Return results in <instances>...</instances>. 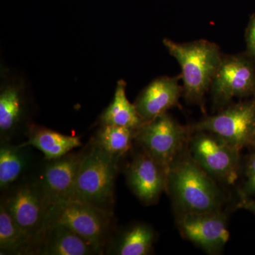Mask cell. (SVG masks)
Listing matches in <instances>:
<instances>
[{"instance_id":"8","label":"cell","mask_w":255,"mask_h":255,"mask_svg":"<svg viewBox=\"0 0 255 255\" xmlns=\"http://www.w3.org/2000/svg\"><path fill=\"white\" fill-rule=\"evenodd\" d=\"M192 132L189 141L191 157L214 179L234 184L241 172V150L213 132Z\"/></svg>"},{"instance_id":"13","label":"cell","mask_w":255,"mask_h":255,"mask_svg":"<svg viewBox=\"0 0 255 255\" xmlns=\"http://www.w3.org/2000/svg\"><path fill=\"white\" fill-rule=\"evenodd\" d=\"M179 80H182L181 75L160 77L140 92L134 105L144 123L167 113L169 109L179 105L184 92Z\"/></svg>"},{"instance_id":"14","label":"cell","mask_w":255,"mask_h":255,"mask_svg":"<svg viewBox=\"0 0 255 255\" xmlns=\"http://www.w3.org/2000/svg\"><path fill=\"white\" fill-rule=\"evenodd\" d=\"M100 254V251L86 240L58 223L48 225L36 251V255H41Z\"/></svg>"},{"instance_id":"3","label":"cell","mask_w":255,"mask_h":255,"mask_svg":"<svg viewBox=\"0 0 255 255\" xmlns=\"http://www.w3.org/2000/svg\"><path fill=\"white\" fill-rule=\"evenodd\" d=\"M120 159L92 140L86 149L70 200H78L112 211Z\"/></svg>"},{"instance_id":"24","label":"cell","mask_w":255,"mask_h":255,"mask_svg":"<svg viewBox=\"0 0 255 255\" xmlns=\"http://www.w3.org/2000/svg\"><path fill=\"white\" fill-rule=\"evenodd\" d=\"M238 208L243 209L255 215V199L246 196H241V200L238 203Z\"/></svg>"},{"instance_id":"4","label":"cell","mask_w":255,"mask_h":255,"mask_svg":"<svg viewBox=\"0 0 255 255\" xmlns=\"http://www.w3.org/2000/svg\"><path fill=\"white\" fill-rule=\"evenodd\" d=\"M1 203L37 248L47 227L52 205L37 177H24L4 191Z\"/></svg>"},{"instance_id":"7","label":"cell","mask_w":255,"mask_h":255,"mask_svg":"<svg viewBox=\"0 0 255 255\" xmlns=\"http://www.w3.org/2000/svg\"><path fill=\"white\" fill-rule=\"evenodd\" d=\"M213 108L220 111L234 98L255 97V60L246 53L223 55L211 89Z\"/></svg>"},{"instance_id":"6","label":"cell","mask_w":255,"mask_h":255,"mask_svg":"<svg viewBox=\"0 0 255 255\" xmlns=\"http://www.w3.org/2000/svg\"><path fill=\"white\" fill-rule=\"evenodd\" d=\"M112 211L78 200L57 203L50 209L48 225L61 223L95 247L105 252L111 233Z\"/></svg>"},{"instance_id":"15","label":"cell","mask_w":255,"mask_h":255,"mask_svg":"<svg viewBox=\"0 0 255 255\" xmlns=\"http://www.w3.org/2000/svg\"><path fill=\"white\" fill-rule=\"evenodd\" d=\"M81 145L78 137L64 135L38 127L30 128L27 141L21 144L23 146H32L41 151L46 159L59 158Z\"/></svg>"},{"instance_id":"19","label":"cell","mask_w":255,"mask_h":255,"mask_svg":"<svg viewBox=\"0 0 255 255\" xmlns=\"http://www.w3.org/2000/svg\"><path fill=\"white\" fill-rule=\"evenodd\" d=\"M124 80L117 84L113 101L101 116L102 125H115L137 130L144 124L134 104L130 103L126 95Z\"/></svg>"},{"instance_id":"2","label":"cell","mask_w":255,"mask_h":255,"mask_svg":"<svg viewBox=\"0 0 255 255\" xmlns=\"http://www.w3.org/2000/svg\"><path fill=\"white\" fill-rule=\"evenodd\" d=\"M162 43L182 69L183 97L188 103L199 105L204 111L205 96L222 59L219 46L204 39L177 43L164 38Z\"/></svg>"},{"instance_id":"12","label":"cell","mask_w":255,"mask_h":255,"mask_svg":"<svg viewBox=\"0 0 255 255\" xmlns=\"http://www.w3.org/2000/svg\"><path fill=\"white\" fill-rule=\"evenodd\" d=\"M84 154L85 150L46 159L37 177L52 205L71 199Z\"/></svg>"},{"instance_id":"17","label":"cell","mask_w":255,"mask_h":255,"mask_svg":"<svg viewBox=\"0 0 255 255\" xmlns=\"http://www.w3.org/2000/svg\"><path fill=\"white\" fill-rule=\"evenodd\" d=\"M155 235L151 226L137 223L119 233L109 247V254L147 255L150 253Z\"/></svg>"},{"instance_id":"10","label":"cell","mask_w":255,"mask_h":255,"mask_svg":"<svg viewBox=\"0 0 255 255\" xmlns=\"http://www.w3.org/2000/svg\"><path fill=\"white\" fill-rule=\"evenodd\" d=\"M177 223L183 237L208 254H219L229 241L227 217L221 210L179 213Z\"/></svg>"},{"instance_id":"1","label":"cell","mask_w":255,"mask_h":255,"mask_svg":"<svg viewBox=\"0 0 255 255\" xmlns=\"http://www.w3.org/2000/svg\"><path fill=\"white\" fill-rule=\"evenodd\" d=\"M187 149L169 169L167 189L179 213L221 210L224 196L214 178L204 170Z\"/></svg>"},{"instance_id":"16","label":"cell","mask_w":255,"mask_h":255,"mask_svg":"<svg viewBox=\"0 0 255 255\" xmlns=\"http://www.w3.org/2000/svg\"><path fill=\"white\" fill-rule=\"evenodd\" d=\"M25 102L20 87L6 85L0 93V135L1 142L10 141L22 122Z\"/></svg>"},{"instance_id":"5","label":"cell","mask_w":255,"mask_h":255,"mask_svg":"<svg viewBox=\"0 0 255 255\" xmlns=\"http://www.w3.org/2000/svg\"><path fill=\"white\" fill-rule=\"evenodd\" d=\"M191 132V127L181 125L167 112L142 124L134 140L167 174L174 160L187 149Z\"/></svg>"},{"instance_id":"20","label":"cell","mask_w":255,"mask_h":255,"mask_svg":"<svg viewBox=\"0 0 255 255\" xmlns=\"http://www.w3.org/2000/svg\"><path fill=\"white\" fill-rule=\"evenodd\" d=\"M0 255H36V247L0 204Z\"/></svg>"},{"instance_id":"21","label":"cell","mask_w":255,"mask_h":255,"mask_svg":"<svg viewBox=\"0 0 255 255\" xmlns=\"http://www.w3.org/2000/svg\"><path fill=\"white\" fill-rule=\"evenodd\" d=\"M135 131L119 126L102 125L93 140L106 152L121 159L131 148Z\"/></svg>"},{"instance_id":"11","label":"cell","mask_w":255,"mask_h":255,"mask_svg":"<svg viewBox=\"0 0 255 255\" xmlns=\"http://www.w3.org/2000/svg\"><path fill=\"white\" fill-rule=\"evenodd\" d=\"M128 186L139 200L147 205L155 204L167 189L163 167L143 150L134 156L125 170Z\"/></svg>"},{"instance_id":"18","label":"cell","mask_w":255,"mask_h":255,"mask_svg":"<svg viewBox=\"0 0 255 255\" xmlns=\"http://www.w3.org/2000/svg\"><path fill=\"white\" fill-rule=\"evenodd\" d=\"M28 146L15 145L10 141L1 142L0 145V188L4 191L12 187L29 167L30 157Z\"/></svg>"},{"instance_id":"25","label":"cell","mask_w":255,"mask_h":255,"mask_svg":"<svg viewBox=\"0 0 255 255\" xmlns=\"http://www.w3.org/2000/svg\"><path fill=\"white\" fill-rule=\"evenodd\" d=\"M251 146L252 147H253V148H254V150H255V139L254 142H253V145H252Z\"/></svg>"},{"instance_id":"23","label":"cell","mask_w":255,"mask_h":255,"mask_svg":"<svg viewBox=\"0 0 255 255\" xmlns=\"http://www.w3.org/2000/svg\"><path fill=\"white\" fill-rule=\"evenodd\" d=\"M247 53L255 60V14L252 15L246 30Z\"/></svg>"},{"instance_id":"22","label":"cell","mask_w":255,"mask_h":255,"mask_svg":"<svg viewBox=\"0 0 255 255\" xmlns=\"http://www.w3.org/2000/svg\"><path fill=\"white\" fill-rule=\"evenodd\" d=\"M244 184L241 196L251 197L255 196V151L248 157L245 169Z\"/></svg>"},{"instance_id":"9","label":"cell","mask_w":255,"mask_h":255,"mask_svg":"<svg viewBox=\"0 0 255 255\" xmlns=\"http://www.w3.org/2000/svg\"><path fill=\"white\" fill-rule=\"evenodd\" d=\"M191 128L213 132L241 151L253 145L255 139V97L228 105Z\"/></svg>"}]
</instances>
